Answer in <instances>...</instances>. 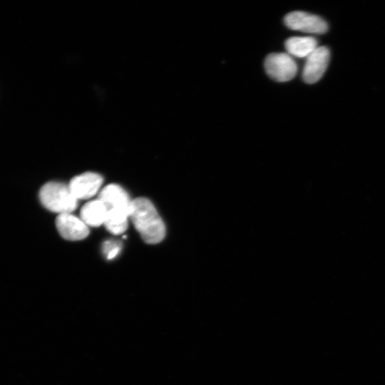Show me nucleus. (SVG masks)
Returning <instances> with one entry per match:
<instances>
[{
	"mask_svg": "<svg viewBox=\"0 0 385 385\" xmlns=\"http://www.w3.org/2000/svg\"><path fill=\"white\" fill-rule=\"evenodd\" d=\"M284 21L290 29L310 34H324L328 26L321 17L301 11L287 14Z\"/></svg>",
	"mask_w": 385,
	"mask_h": 385,
	"instance_id": "nucleus-4",
	"label": "nucleus"
},
{
	"mask_svg": "<svg viewBox=\"0 0 385 385\" xmlns=\"http://www.w3.org/2000/svg\"><path fill=\"white\" fill-rule=\"evenodd\" d=\"M120 247L118 246L113 250H112L107 255L106 257L108 260L113 259L120 252Z\"/></svg>",
	"mask_w": 385,
	"mask_h": 385,
	"instance_id": "nucleus-13",
	"label": "nucleus"
},
{
	"mask_svg": "<svg viewBox=\"0 0 385 385\" xmlns=\"http://www.w3.org/2000/svg\"><path fill=\"white\" fill-rule=\"evenodd\" d=\"M39 199L46 209L59 214L71 213L78 204L68 185L58 182H49L43 185L39 191Z\"/></svg>",
	"mask_w": 385,
	"mask_h": 385,
	"instance_id": "nucleus-2",
	"label": "nucleus"
},
{
	"mask_svg": "<svg viewBox=\"0 0 385 385\" xmlns=\"http://www.w3.org/2000/svg\"><path fill=\"white\" fill-rule=\"evenodd\" d=\"M103 181L99 174L87 172L72 178L68 187L77 200L89 199L97 193Z\"/></svg>",
	"mask_w": 385,
	"mask_h": 385,
	"instance_id": "nucleus-7",
	"label": "nucleus"
},
{
	"mask_svg": "<svg viewBox=\"0 0 385 385\" xmlns=\"http://www.w3.org/2000/svg\"><path fill=\"white\" fill-rule=\"evenodd\" d=\"M81 219L86 225L91 227H98L104 224L107 209L99 199L91 200L86 203L81 210Z\"/></svg>",
	"mask_w": 385,
	"mask_h": 385,
	"instance_id": "nucleus-9",
	"label": "nucleus"
},
{
	"mask_svg": "<svg viewBox=\"0 0 385 385\" xmlns=\"http://www.w3.org/2000/svg\"><path fill=\"white\" fill-rule=\"evenodd\" d=\"M129 217L143 240L148 244L161 242L165 235V226L153 203L147 198L132 201Z\"/></svg>",
	"mask_w": 385,
	"mask_h": 385,
	"instance_id": "nucleus-1",
	"label": "nucleus"
},
{
	"mask_svg": "<svg viewBox=\"0 0 385 385\" xmlns=\"http://www.w3.org/2000/svg\"><path fill=\"white\" fill-rule=\"evenodd\" d=\"M265 68L268 76L278 82L290 81L297 72L295 61L286 53L269 54L265 61Z\"/></svg>",
	"mask_w": 385,
	"mask_h": 385,
	"instance_id": "nucleus-3",
	"label": "nucleus"
},
{
	"mask_svg": "<svg viewBox=\"0 0 385 385\" xmlns=\"http://www.w3.org/2000/svg\"><path fill=\"white\" fill-rule=\"evenodd\" d=\"M120 246L117 242L113 241H106L103 245V251L107 255L112 250Z\"/></svg>",
	"mask_w": 385,
	"mask_h": 385,
	"instance_id": "nucleus-12",
	"label": "nucleus"
},
{
	"mask_svg": "<svg viewBox=\"0 0 385 385\" xmlns=\"http://www.w3.org/2000/svg\"><path fill=\"white\" fill-rule=\"evenodd\" d=\"M98 199L105 205L107 211H119L130 216L133 200H130L128 193L120 186L108 185L100 192Z\"/></svg>",
	"mask_w": 385,
	"mask_h": 385,
	"instance_id": "nucleus-6",
	"label": "nucleus"
},
{
	"mask_svg": "<svg viewBox=\"0 0 385 385\" xmlns=\"http://www.w3.org/2000/svg\"><path fill=\"white\" fill-rule=\"evenodd\" d=\"M56 225L60 235L68 240H83L89 233L88 226L83 220L71 213L59 214L56 220Z\"/></svg>",
	"mask_w": 385,
	"mask_h": 385,
	"instance_id": "nucleus-8",
	"label": "nucleus"
},
{
	"mask_svg": "<svg viewBox=\"0 0 385 385\" xmlns=\"http://www.w3.org/2000/svg\"><path fill=\"white\" fill-rule=\"evenodd\" d=\"M329 56V50L326 46L317 47L307 57L302 71L303 80L307 83L318 81L327 68Z\"/></svg>",
	"mask_w": 385,
	"mask_h": 385,
	"instance_id": "nucleus-5",
	"label": "nucleus"
},
{
	"mask_svg": "<svg viewBox=\"0 0 385 385\" xmlns=\"http://www.w3.org/2000/svg\"><path fill=\"white\" fill-rule=\"evenodd\" d=\"M284 45L291 56L304 58L317 48V41L311 36H294L287 39Z\"/></svg>",
	"mask_w": 385,
	"mask_h": 385,
	"instance_id": "nucleus-10",
	"label": "nucleus"
},
{
	"mask_svg": "<svg viewBox=\"0 0 385 385\" xmlns=\"http://www.w3.org/2000/svg\"><path fill=\"white\" fill-rule=\"evenodd\" d=\"M129 216L122 212L108 210L104 225L106 229L114 235L123 233L128 227Z\"/></svg>",
	"mask_w": 385,
	"mask_h": 385,
	"instance_id": "nucleus-11",
	"label": "nucleus"
}]
</instances>
